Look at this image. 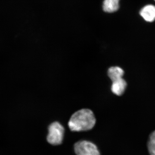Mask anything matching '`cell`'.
I'll list each match as a JSON object with an SVG mask.
<instances>
[{
	"label": "cell",
	"mask_w": 155,
	"mask_h": 155,
	"mask_svg": "<svg viewBox=\"0 0 155 155\" xmlns=\"http://www.w3.org/2000/svg\"><path fill=\"white\" fill-rule=\"evenodd\" d=\"M95 123V117L92 111L84 109L77 111L72 115L68 125L72 131H86L93 128Z\"/></svg>",
	"instance_id": "cell-1"
},
{
	"label": "cell",
	"mask_w": 155,
	"mask_h": 155,
	"mask_svg": "<svg viewBox=\"0 0 155 155\" xmlns=\"http://www.w3.org/2000/svg\"><path fill=\"white\" fill-rule=\"evenodd\" d=\"M64 131V127L59 122H53L48 127V134L47 137L48 142L53 145L61 144Z\"/></svg>",
	"instance_id": "cell-2"
},
{
	"label": "cell",
	"mask_w": 155,
	"mask_h": 155,
	"mask_svg": "<svg viewBox=\"0 0 155 155\" xmlns=\"http://www.w3.org/2000/svg\"><path fill=\"white\" fill-rule=\"evenodd\" d=\"M74 150L77 155H100L96 146L86 140L76 143L74 145Z\"/></svg>",
	"instance_id": "cell-3"
},
{
	"label": "cell",
	"mask_w": 155,
	"mask_h": 155,
	"mask_svg": "<svg viewBox=\"0 0 155 155\" xmlns=\"http://www.w3.org/2000/svg\"><path fill=\"white\" fill-rule=\"evenodd\" d=\"M140 14L147 22H153L155 20V6L152 5L144 6L140 11Z\"/></svg>",
	"instance_id": "cell-4"
},
{
	"label": "cell",
	"mask_w": 155,
	"mask_h": 155,
	"mask_svg": "<svg viewBox=\"0 0 155 155\" xmlns=\"http://www.w3.org/2000/svg\"><path fill=\"white\" fill-rule=\"evenodd\" d=\"M127 83L123 78L113 81L111 91L116 95L120 96L124 93L127 87Z\"/></svg>",
	"instance_id": "cell-5"
},
{
	"label": "cell",
	"mask_w": 155,
	"mask_h": 155,
	"mask_svg": "<svg viewBox=\"0 0 155 155\" xmlns=\"http://www.w3.org/2000/svg\"><path fill=\"white\" fill-rule=\"evenodd\" d=\"M120 0H104L103 9L106 13H113L119 10Z\"/></svg>",
	"instance_id": "cell-6"
},
{
	"label": "cell",
	"mask_w": 155,
	"mask_h": 155,
	"mask_svg": "<svg viewBox=\"0 0 155 155\" xmlns=\"http://www.w3.org/2000/svg\"><path fill=\"white\" fill-rule=\"evenodd\" d=\"M124 74V70L119 67H111L108 69V76L112 81L122 78Z\"/></svg>",
	"instance_id": "cell-7"
},
{
	"label": "cell",
	"mask_w": 155,
	"mask_h": 155,
	"mask_svg": "<svg viewBox=\"0 0 155 155\" xmlns=\"http://www.w3.org/2000/svg\"><path fill=\"white\" fill-rule=\"evenodd\" d=\"M147 146L150 155H155V131L150 136Z\"/></svg>",
	"instance_id": "cell-8"
},
{
	"label": "cell",
	"mask_w": 155,
	"mask_h": 155,
	"mask_svg": "<svg viewBox=\"0 0 155 155\" xmlns=\"http://www.w3.org/2000/svg\"><path fill=\"white\" fill-rule=\"evenodd\" d=\"M154 1H155V0H154Z\"/></svg>",
	"instance_id": "cell-9"
}]
</instances>
